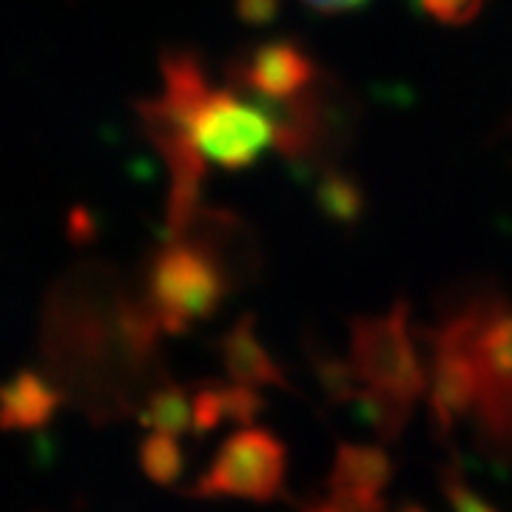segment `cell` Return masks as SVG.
I'll use <instances>...</instances> for the list:
<instances>
[{
	"mask_svg": "<svg viewBox=\"0 0 512 512\" xmlns=\"http://www.w3.org/2000/svg\"><path fill=\"white\" fill-rule=\"evenodd\" d=\"M148 296L151 316L168 330H180L214 311L220 279L214 265L197 248L168 245L151 262Z\"/></svg>",
	"mask_w": 512,
	"mask_h": 512,
	"instance_id": "6da1fadb",
	"label": "cell"
},
{
	"mask_svg": "<svg viewBox=\"0 0 512 512\" xmlns=\"http://www.w3.org/2000/svg\"><path fill=\"white\" fill-rule=\"evenodd\" d=\"M279 450L256 433H242L220 450L214 467L202 478L200 493L265 495L279 481Z\"/></svg>",
	"mask_w": 512,
	"mask_h": 512,
	"instance_id": "7a4b0ae2",
	"label": "cell"
},
{
	"mask_svg": "<svg viewBox=\"0 0 512 512\" xmlns=\"http://www.w3.org/2000/svg\"><path fill=\"white\" fill-rule=\"evenodd\" d=\"M60 407V393L35 370H20L0 384V430L37 433L52 424Z\"/></svg>",
	"mask_w": 512,
	"mask_h": 512,
	"instance_id": "3957f363",
	"label": "cell"
},
{
	"mask_svg": "<svg viewBox=\"0 0 512 512\" xmlns=\"http://www.w3.org/2000/svg\"><path fill=\"white\" fill-rule=\"evenodd\" d=\"M194 416V404L185 399L177 390H160L157 396H151L146 407V424L151 433H165V436H180L183 430L191 427Z\"/></svg>",
	"mask_w": 512,
	"mask_h": 512,
	"instance_id": "277c9868",
	"label": "cell"
},
{
	"mask_svg": "<svg viewBox=\"0 0 512 512\" xmlns=\"http://www.w3.org/2000/svg\"><path fill=\"white\" fill-rule=\"evenodd\" d=\"M140 464H143V470H146V476L151 481L171 484V481L180 478V470H183V450H180L174 436L151 433L140 444Z\"/></svg>",
	"mask_w": 512,
	"mask_h": 512,
	"instance_id": "5b68a950",
	"label": "cell"
},
{
	"mask_svg": "<svg viewBox=\"0 0 512 512\" xmlns=\"http://www.w3.org/2000/svg\"><path fill=\"white\" fill-rule=\"evenodd\" d=\"M313 9H322V12H348V9H356L367 0H305Z\"/></svg>",
	"mask_w": 512,
	"mask_h": 512,
	"instance_id": "8992f818",
	"label": "cell"
}]
</instances>
